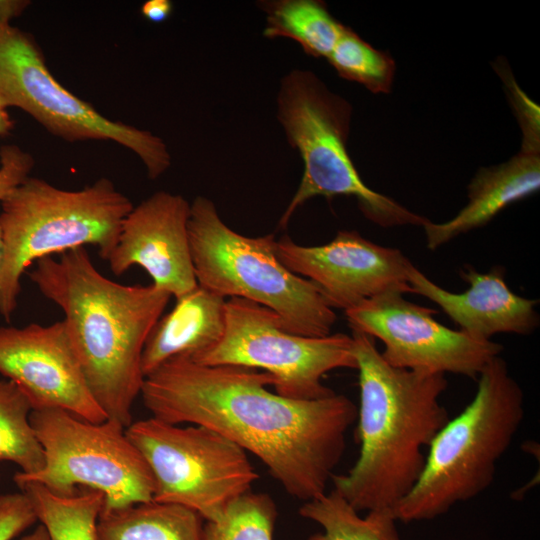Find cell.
I'll list each match as a JSON object with an SVG mask.
<instances>
[{"label": "cell", "instance_id": "1", "mask_svg": "<svg viewBox=\"0 0 540 540\" xmlns=\"http://www.w3.org/2000/svg\"><path fill=\"white\" fill-rule=\"evenodd\" d=\"M274 377L237 365L172 358L144 378L140 395L151 416L209 428L256 456L292 497L326 492L357 418L347 396L291 399L271 392Z\"/></svg>", "mask_w": 540, "mask_h": 540}, {"label": "cell", "instance_id": "2", "mask_svg": "<svg viewBox=\"0 0 540 540\" xmlns=\"http://www.w3.org/2000/svg\"><path fill=\"white\" fill-rule=\"evenodd\" d=\"M34 264L29 277L63 311L92 396L108 419L127 428L145 378V342L172 296L153 284L123 285L108 279L85 247Z\"/></svg>", "mask_w": 540, "mask_h": 540}, {"label": "cell", "instance_id": "3", "mask_svg": "<svg viewBox=\"0 0 540 540\" xmlns=\"http://www.w3.org/2000/svg\"><path fill=\"white\" fill-rule=\"evenodd\" d=\"M360 390L357 407L358 459L334 474V490L358 512L394 507L413 489L428 448L450 419L440 398L448 382L389 365L375 340L352 331Z\"/></svg>", "mask_w": 540, "mask_h": 540}, {"label": "cell", "instance_id": "4", "mask_svg": "<svg viewBox=\"0 0 540 540\" xmlns=\"http://www.w3.org/2000/svg\"><path fill=\"white\" fill-rule=\"evenodd\" d=\"M476 380L472 401L438 431L420 478L394 507L397 521L432 520L492 484L524 419V393L500 355Z\"/></svg>", "mask_w": 540, "mask_h": 540}, {"label": "cell", "instance_id": "5", "mask_svg": "<svg viewBox=\"0 0 540 540\" xmlns=\"http://www.w3.org/2000/svg\"><path fill=\"white\" fill-rule=\"evenodd\" d=\"M133 207L108 178L80 190H64L40 178H26L1 201V316L11 320L22 275L37 260L93 245L107 261Z\"/></svg>", "mask_w": 540, "mask_h": 540}, {"label": "cell", "instance_id": "6", "mask_svg": "<svg viewBox=\"0 0 540 540\" xmlns=\"http://www.w3.org/2000/svg\"><path fill=\"white\" fill-rule=\"evenodd\" d=\"M188 234L198 285L224 298H242L272 310L290 333L331 334L337 320L334 309L313 282L280 262L273 234L248 237L235 232L203 196L190 204Z\"/></svg>", "mask_w": 540, "mask_h": 540}, {"label": "cell", "instance_id": "7", "mask_svg": "<svg viewBox=\"0 0 540 540\" xmlns=\"http://www.w3.org/2000/svg\"><path fill=\"white\" fill-rule=\"evenodd\" d=\"M351 115V105L314 73L297 69L282 79L277 118L288 142L298 151L304 170L279 227L285 228L294 212L317 196L354 197L364 216L384 228L423 226L428 221L363 182L346 146Z\"/></svg>", "mask_w": 540, "mask_h": 540}, {"label": "cell", "instance_id": "8", "mask_svg": "<svg viewBox=\"0 0 540 540\" xmlns=\"http://www.w3.org/2000/svg\"><path fill=\"white\" fill-rule=\"evenodd\" d=\"M30 423L44 464L32 474L17 472L14 482H34L58 495L78 486L97 490L104 496L102 511L153 500L152 472L120 423H93L59 409L32 411Z\"/></svg>", "mask_w": 540, "mask_h": 540}, {"label": "cell", "instance_id": "9", "mask_svg": "<svg viewBox=\"0 0 540 540\" xmlns=\"http://www.w3.org/2000/svg\"><path fill=\"white\" fill-rule=\"evenodd\" d=\"M125 432L152 472L153 500L188 508L206 522L220 518L259 478L247 452L209 428L151 416Z\"/></svg>", "mask_w": 540, "mask_h": 540}, {"label": "cell", "instance_id": "10", "mask_svg": "<svg viewBox=\"0 0 540 540\" xmlns=\"http://www.w3.org/2000/svg\"><path fill=\"white\" fill-rule=\"evenodd\" d=\"M189 358L202 365H237L267 372L274 377L276 393L298 400L335 394L322 383L324 375L357 368L351 335H296L283 328L272 310L237 297L226 300L220 340Z\"/></svg>", "mask_w": 540, "mask_h": 540}, {"label": "cell", "instance_id": "11", "mask_svg": "<svg viewBox=\"0 0 540 540\" xmlns=\"http://www.w3.org/2000/svg\"><path fill=\"white\" fill-rule=\"evenodd\" d=\"M0 102L17 107L65 141L115 142L136 154L155 180L171 165L165 142L152 132L108 119L65 89L50 73L35 40L12 25L0 27Z\"/></svg>", "mask_w": 540, "mask_h": 540}, {"label": "cell", "instance_id": "12", "mask_svg": "<svg viewBox=\"0 0 540 540\" xmlns=\"http://www.w3.org/2000/svg\"><path fill=\"white\" fill-rule=\"evenodd\" d=\"M434 314L435 310L410 302L400 292L379 295L345 311L351 331L380 340L383 359L395 368L477 379L503 351L501 344L444 326Z\"/></svg>", "mask_w": 540, "mask_h": 540}, {"label": "cell", "instance_id": "13", "mask_svg": "<svg viewBox=\"0 0 540 540\" xmlns=\"http://www.w3.org/2000/svg\"><path fill=\"white\" fill-rule=\"evenodd\" d=\"M276 255L292 273L313 282L333 309L347 311L388 292L411 293L412 262L401 250L356 231L341 230L317 246L299 245L285 235L276 241Z\"/></svg>", "mask_w": 540, "mask_h": 540}, {"label": "cell", "instance_id": "14", "mask_svg": "<svg viewBox=\"0 0 540 540\" xmlns=\"http://www.w3.org/2000/svg\"><path fill=\"white\" fill-rule=\"evenodd\" d=\"M0 373L20 389L32 411L59 409L93 423L107 419L90 392L63 320L0 327Z\"/></svg>", "mask_w": 540, "mask_h": 540}, {"label": "cell", "instance_id": "15", "mask_svg": "<svg viewBox=\"0 0 540 540\" xmlns=\"http://www.w3.org/2000/svg\"><path fill=\"white\" fill-rule=\"evenodd\" d=\"M189 215L188 201L166 191H158L134 206L125 217L107 260L112 273L119 276L132 266H140L152 278L153 285L175 299L196 288Z\"/></svg>", "mask_w": 540, "mask_h": 540}, {"label": "cell", "instance_id": "16", "mask_svg": "<svg viewBox=\"0 0 540 540\" xmlns=\"http://www.w3.org/2000/svg\"><path fill=\"white\" fill-rule=\"evenodd\" d=\"M459 276L468 288L455 293L440 287L413 264L407 272L411 293L438 305L460 331L476 340L489 341L500 333L530 335L539 327L538 300L514 293L506 283L503 267L480 273L465 266Z\"/></svg>", "mask_w": 540, "mask_h": 540}, {"label": "cell", "instance_id": "17", "mask_svg": "<svg viewBox=\"0 0 540 540\" xmlns=\"http://www.w3.org/2000/svg\"><path fill=\"white\" fill-rule=\"evenodd\" d=\"M540 188L539 151L521 149L507 162L482 167L468 185V203L450 220L422 226L426 245L436 250L460 235L487 225L511 204Z\"/></svg>", "mask_w": 540, "mask_h": 540}, {"label": "cell", "instance_id": "18", "mask_svg": "<svg viewBox=\"0 0 540 540\" xmlns=\"http://www.w3.org/2000/svg\"><path fill=\"white\" fill-rule=\"evenodd\" d=\"M226 300L200 285L176 299L174 308L159 318L145 342L144 377L172 358L193 357L215 345L225 328Z\"/></svg>", "mask_w": 540, "mask_h": 540}, {"label": "cell", "instance_id": "19", "mask_svg": "<svg viewBox=\"0 0 540 540\" xmlns=\"http://www.w3.org/2000/svg\"><path fill=\"white\" fill-rule=\"evenodd\" d=\"M98 540H204L203 519L180 505L154 500L101 511Z\"/></svg>", "mask_w": 540, "mask_h": 540}, {"label": "cell", "instance_id": "20", "mask_svg": "<svg viewBox=\"0 0 540 540\" xmlns=\"http://www.w3.org/2000/svg\"><path fill=\"white\" fill-rule=\"evenodd\" d=\"M15 483L29 498L50 540H98L97 522L104 505L101 492L85 489L58 495L34 482Z\"/></svg>", "mask_w": 540, "mask_h": 540}, {"label": "cell", "instance_id": "21", "mask_svg": "<svg viewBox=\"0 0 540 540\" xmlns=\"http://www.w3.org/2000/svg\"><path fill=\"white\" fill-rule=\"evenodd\" d=\"M262 8L267 15L266 37L290 38L314 57L327 58L346 27L317 0L268 1Z\"/></svg>", "mask_w": 540, "mask_h": 540}, {"label": "cell", "instance_id": "22", "mask_svg": "<svg viewBox=\"0 0 540 540\" xmlns=\"http://www.w3.org/2000/svg\"><path fill=\"white\" fill-rule=\"evenodd\" d=\"M299 514L323 528L307 540H402L393 509L371 510L365 517H360L334 489L305 501Z\"/></svg>", "mask_w": 540, "mask_h": 540}, {"label": "cell", "instance_id": "23", "mask_svg": "<svg viewBox=\"0 0 540 540\" xmlns=\"http://www.w3.org/2000/svg\"><path fill=\"white\" fill-rule=\"evenodd\" d=\"M32 408L9 380H0V461L14 463L32 474L44 464V454L30 423Z\"/></svg>", "mask_w": 540, "mask_h": 540}, {"label": "cell", "instance_id": "24", "mask_svg": "<svg viewBox=\"0 0 540 540\" xmlns=\"http://www.w3.org/2000/svg\"><path fill=\"white\" fill-rule=\"evenodd\" d=\"M327 59L340 77L375 94L391 91L396 70L393 58L372 47L350 27H345Z\"/></svg>", "mask_w": 540, "mask_h": 540}, {"label": "cell", "instance_id": "25", "mask_svg": "<svg viewBox=\"0 0 540 540\" xmlns=\"http://www.w3.org/2000/svg\"><path fill=\"white\" fill-rule=\"evenodd\" d=\"M277 508L266 493L249 491L204 524V540H273Z\"/></svg>", "mask_w": 540, "mask_h": 540}, {"label": "cell", "instance_id": "26", "mask_svg": "<svg viewBox=\"0 0 540 540\" xmlns=\"http://www.w3.org/2000/svg\"><path fill=\"white\" fill-rule=\"evenodd\" d=\"M37 521L29 498L22 492L0 494V540H12Z\"/></svg>", "mask_w": 540, "mask_h": 540}, {"label": "cell", "instance_id": "27", "mask_svg": "<svg viewBox=\"0 0 540 540\" xmlns=\"http://www.w3.org/2000/svg\"><path fill=\"white\" fill-rule=\"evenodd\" d=\"M33 167L32 155L18 145L0 148V202L29 177Z\"/></svg>", "mask_w": 540, "mask_h": 540}, {"label": "cell", "instance_id": "28", "mask_svg": "<svg viewBox=\"0 0 540 540\" xmlns=\"http://www.w3.org/2000/svg\"><path fill=\"white\" fill-rule=\"evenodd\" d=\"M173 5L169 0H148L141 7L143 16L155 23L165 21L171 14Z\"/></svg>", "mask_w": 540, "mask_h": 540}, {"label": "cell", "instance_id": "29", "mask_svg": "<svg viewBox=\"0 0 540 540\" xmlns=\"http://www.w3.org/2000/svg\"><path fill=\"white\" fill-rule=\"evenodd\" d=\"M29 4L27 0H0V27L11 25V20L21 15Z\"/></svg>", "mask_w": 540, "mask_h": 540}, {"label": "cell", "instance_id": "30", "mask_svg": "<svg viewBox=\"0 0 540 540\" xmlns=\"http://www.w3.org/2000/svg\"><path fill=\"white\" fill-rule=\"evenodd\" d=\"M13 126L7 108L0 102V136L7 134Z\"/></svg>", "mask_w": 540, "mask_h": 540}, {"label": "cell", "instance_id": "31", "mask_svg": "<svg viewBox=\"0 0 540 540\" xmlns=\"http://www.w3.org/2000/svg\"><path fill=\"white\" fill-rule=\"evenodd\" d=\"M20 540H50L46 528L40 524L31 533L23 536Z\"/></svg>", "mask_w": 540, "mask_h": 540}, {"label": "cell", "instance_id": "32", "mask_svg": "<svg viewBox=\"0 0 540 540\" xmlns=\"http://www.w3.org/2000/svg\"><path fill=\"white\" fill-rule=\"evenodd\" d=\"M3 251H4L3 236H2L1 226H0V267H1L2 259H3Z\"/></svg>", "mask_w": 540, "mask_h": 540}]
</instances>
